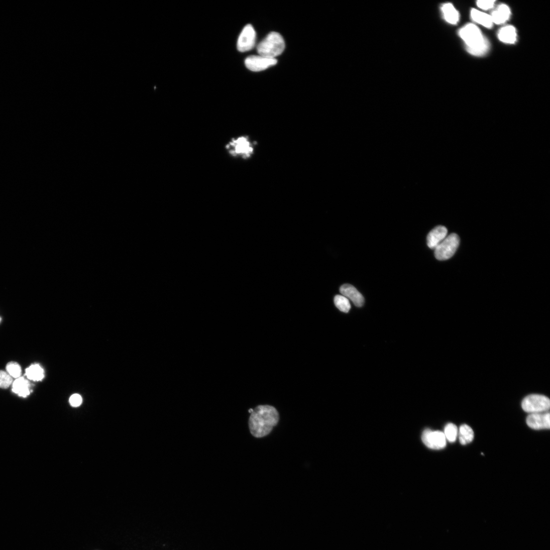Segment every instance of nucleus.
<instances>
[{
	"label": "nucleus",
	"mask_w": 550,
	"mask_h": 550,
	"mask_svg": "<svg viewBox=\"0 0 550 550\" xmlns=\"http://www.w3.org/2000/svg\"><path fill=\"white\" fill-rule=\"evenodd\" d=\"M498 38L504 43L513 44L517 41V32L514 27L506 26L502 28L498 33Z\"/></svg>",
	"instance_id": "nucleus-14"
},
{
	"label": "nucleus",
	"mask_w": 550,
	"mask_h": 550,
	"mask_svg": "<svg viewBox=\"0 0 550 550\" xmlns=\"http://www.w3.org/2000/svg\"><path fill=\"white\" fill-rule=\"evenodd\" d=\"M245 63L248 69L258 72L276 65L277 60L276 58H269L260 55L251 56L246 59Z\"/></svg>",
	"instance_id": "nucleus-9"
},
{
	"label": "nucleus",
	"mask_w": 550,
	"mask_h": 550,
	"mask_svg": "<svg viewBox=\"0 0 550 550\" xmlns=\"http://www.w3.org/2000/svg\"><path fill=\"white\" fill-rule=\"evenodd\" d=\"M510 14L509 8L506 5H502L492 13L491 17L493 23L499 25L508 20Z\"/></svg>",
	"instance_id": "nucleus-15"
},
{
	"label": "nucleus",
	"mask_w": 550,
	"mask_h": 550,
	"mask_svg": "<svg viewBox=\"0 0 550 550\" xmlns=\"http://www.w3.org/2000/svg\"><path fill=\"white\" fill-rule=\"evenodd\" d=\"M30 382L23 377H21L13 382L12 391L15 394L24 398L29 396L32 392Z\"/></svg>",
	"instance_id": "nucleus-13"
},
{
	"label": "nucleus",
	"mask_w": 550,
	"mask_h": 550,
	"mask_svg": "<svg viewBox=\"0 0 550 550\" xmlns=\"http://www.w3.org/2000/svg\"><path fill=\"white\" fill-rule=\"evenodd\" d=\"M459 33L470 54L474 56H482L488 51L489 42L476 25L468 24L461 28Z\"/></svg>",
	"instance_id": "nucleus-2"
},
{
	"label": "nucleus",
	"mask_w": 550,
	"mask_h": 550,
	"mask_svg": "<svg viewBox=\"0 0 550 550\" xmlns=\"http://www.w3.org/2000/svg\"><path fill=\"white\" fill-rule=\"evenodd\" d=\"M1 320H2V318H1V317H0V321H1Z\"/></svg>",
	"instance_id": "nucleus-27"
},
{
	"label": "nucleus",
	"mask_w": 550,
	"mask_h": 550,
	"mask_svg": "<svg viewBox=\"0 0 550 550\" xmlns=\"http://www.w3.org/2000/svg\"><path fill=\"white\" fill-rule=\"evenodd\" d=\"M13 383V378L7 372L0 371V388L7 389Z\"/></svg>",
	"instance_id": "nucleus-23"
},
{
	"label": "nucleus",
	"mask_w": 550,
	"mask_h": 550,
	"mask_svg": "<svg viewBox=\"0 0 550 550\" xmlns=\"http://www.w3.org/2000/svg\"><path fill=\"white\" fill-rule=\"evenodd\" d=\"M82 397L78 394H73L69 398L70 404L73 407H79L82 404Z\"/></svg>",
	"instance_id": "nucleus-24"
},
{
	"label": "nucleus",
	"mask_w": 550,
	"mask_h": 550,
	"mask_svg": "<svg viewBox=\"0 0 550 550\" xmlns=\"http://www.w3.org/2000/svg\"><path fill=\"white\" fill-rule=\"evenodd\" d=\"M253 409H250V410H249V412L250 413H252V412H253Z\"/></svg>",
	"instance_id": "nucleus-26"
},
{
	"label": "nucleus",
	"mask_w": 550,
	"mask_h": 550,
	"mask_svg": "<svg viewBox=\"0 0 550 550\" xmlns=\"http://www.w3.org/2000/svg\"><path fill=\"white\" fill-rule=\"evenodd\" d=\"M7 373L12 377L18 379L21 377L22 375V369L21 366L17 362H9L6 367Z\"/></svg>",
	"instance_id": "nucleus-22"
},
{
	"label": "nucleus",
	"mask_w": 550,
	"mask_h": 550,
	"mask_svg": "<svg viewBox=\"0 0 550 550\" xmlns=\"http://www.w3.org/2000/svg\"><path fill=\"white\" fill-rule=\"evenodd\" d=\"M474 436V431L470 426L465 424L460 426L459 437L460 443L462 445L465 446L470 444L473 441Z\"/></svg>",
	"instance_id": "nucleus-19"
},
{
	"label": "nucleus",
	"mask_w": 550,
	"mask_h": 550,
	"mask_svg": "<svg viewBox=\"0 0 550 550\" xmlns=\"http://www.w3.org/2000/svg\"><path fill=\"white\" fill-rule=\"evenodd\" d=\"M460 244V238L456 234H451L434 249L435 258L438 261H446L452 258Z\"/></svg>",
	"instance_id": "nucleus-5"
},
{
	"label": "nucleus",
	"mask_w": 550,
	"mask_h": 550,
	"mask_svg": "<svg viewBox=\"0 0 550 550\" xmlns=\"http://www.w3.org/2000/svg\"><path fill=\"white\" fill-rule=\"evenodd\" d=\"M445 20L451 24H457L459 21L460 16L454 6L451 4H445L442 8Z\"/></svg>",
	"instance_id": "nucleus-18"
},
{
	"label": "nucleus",
	"mask_w": 550,
	"mask_h": 550,
	"mask_svg": "<svg viewBox=\"0 0 550 550\" xmlns=\"http://www.w3.org/2000/svg\"><path fill=\"white\" fill-rule=\"evenodd\" d=\"M335 303L340 311L345 313H348L351 308L349 300L343 295H337L335 298Z\"/></svg>",
	"instance_id": "nucleus-20"
},
{
	"label": "nucleus",
	"mask_w": 550,
	"mask_h": 550,
	"mask_svg": "<svg viewBox=\"0 0 550 550\" xmlns=\"http://www.w3.org/2000/svg\"><path fill=\"white\" fill-rule=\"evenodd\" d=\"M422 439L427 448L432 450H442L447 446V438L444 432L440 431L425 429L422 433Z\"/></svg>",
	"instance_id": "nucleus-7"
},
{
	"label": "nucleus",
	"mask_w": 550,
	"mask_h": 550,
	"mask_svg": "<svg viewBox=\"0 0 550 550\" xmlns=\"http://www.w3.org/2000/svg\"><path fill=\"white\" fill-rule=\"evenodd\" d=\"M495 1H478L477 6L482 10L487 11L493 8Z\"/></svg>",
	"instance_id": "nucleus-25"
},
{
	"label": "nucleus",
	"mask_w": 550,
	"mask_h": 550,
	"mask_svg": "<svg viewBox=\"0 0 550 550\" xmlns=\"http://www.w3.org/2000/svg\"><path fill=\"white\" fill-rule=\"evenodd\" d=\"M285 47L283 37L277 32H272L258 45L257 51L260 56L273 59L283 53Z\"/></svg>",
	"instance_id": "nucleus-3"
},
{
	"label": "nucleus",
	"mask_w": 550,
	"mask_h": 550,
	"mask_svg": "<svg viewBox=\"0 0 550 550\" xmlns=\"http://www.w3.org/2000/svg\"><path fill=\"white\" fill-rule=\"evenodd\" d=\"M471 17L474 21L486 28H491L493 26V23L491 16L487 14L472 9L471 12Z\"/></svg>",
	"instance_id": "nucleus-17"
},
{
	"label": "nucleus",
	"mask_w": 550,
	"mask_h": 550,
	"mask_svg": "<svg viewBox=\"0 0 550 550\" xmlns=\"http://www.w3.org/2000/svg\"><path fill=\"white\" fill-rule=\"evenodd\" d=\"M550 407L549 399L540 394H531L525 397L522 402L523 410L531 414L548 412Z\"/></svg>",
	"instance_id": "nucleus-6"
},
{
	"label": "nucleus",
	"mask_w": 550,
	"mask_h": 550,
	"mask_svg": "<svg viewBox=\"0 0 550 550\" xmlns=\"http://www.w3.org/2000/svg\"><path fill=\"white\" fill-rule=\"evenodd\" d=\"M448 231L443 226H438L433 229L428 234L427 237V244L428 247L434 249L447 237Z\"/></svg>",
	"instance_id": "nucleus-12"
},
{
	"label": "nucleus",
	"mask_w": 550,
	"mask_h": 550,
	"mask_svg": "<svg viewBox=\"0 0 550 550\" xmlns=\"http://www.w3.org/2000/svg\"><path fill=\"white\" fill-rule=\"evenodd\" d=\"M458 432V427L455 424L449 423L445 427L444 434L447 440L451 443H454L456 441Z\"/></svg>",
	"instance_id": "nucleus-21"
},
{
	"label": "nucleus",
	"mask_w": 550,
	"mask_h": 550,
	"mask_svg": "<svg viewBox=\"0 0 550 550\" xmlns=\"http://www.w3.org/2000/svg\"><path fill=\"white\" fill-rule=\"evenodd\" d=\"M229 154L243 159L249 158L254 151V143L248 137L241 136L232 140L226 146Z\"/></svg>",
	"instance_id": "nucleus-4"
},
{
	"label": "nucleus",
	"mask_w": 550,
	"mask_h": 550,
	"mask_svg": "<svg viewBox=\"0 0 550 550\" xmlns=\"http://www.w3.org/2000/svg\"><path fill=\"white\" fill-rule=\"evenodd\" d=\"M549 417L548 412L533 413L527 417L526 422L528 426L533 429H549Z\"/></svg>",
	"instance_id": "nucleus-10"
},
{
	"label": "nucleus",
	"mask_w": 550,
	"mask_h": 550,
	"mask_svg": "<svg viewBox=\"0 0 550 550\" xmlns=\"http://www.w3.org/2000/svg\"><path fill=\"white\" fill-rule=\"evenodd\" d=\"M342 295L351 300L357 307H362L364 303V299L361 293L353 285L344 284L340 288Z\"/></svg>",
	"instance_id": "nucleus-11"
},
{
	"label": "nucleus",
	"mask_w": 550,
	"mask_h": 550,
	"mask_svg": "<svg viewBox=\"0 0 550 550\" xmlns=\"http://www.w3.org/2000/svg\"><path fill=\"white\" fill-rule=\"evenodd\" d=\"M25 376L34 382L42 381L45 377L44 369L38 364H32L26 370Z\"/></svg>",
	"instance_id": "nucleus-16"
},
{
	"label": "nucleus",
	"mask_w": 550,
	"mask_h": 550,
	"mask_svg": "<svg viewBox=\"0 0 550 550\" xmlns=\"http://www.w3.org/2000/svg\"><path fill=\"white\" fill-rule=\"evenodd\" d=\"M279 420L277 410L269 405L257 407L251 413L249 426L251 434L260 438L268 435Z\"/></svg>",
	"instance_id": "nucleus-1"
},
{
	"label": "nucleus",
	"mask_w": 550,
	"mask_h": 550,
	"mask_svg": "<svg viewBox=\"0 0 550 550\" xmlns=\"http://www.w3.org/2000/svg\"><path fill=\"white\" fill-rule=\"evenodd\" d=\"M256 34L251 25H247L242 30L237 43L238 50L240 52L251 50L255 46Z\"/></svg>",
	"instance_id": "nucleus-8"
}]
</instances>
